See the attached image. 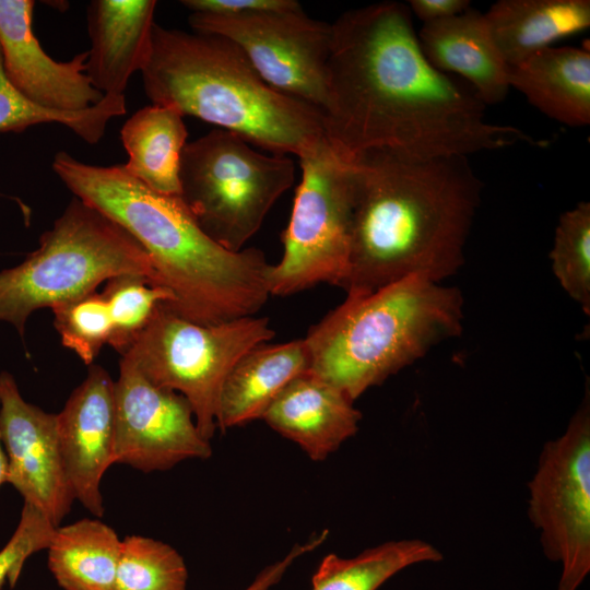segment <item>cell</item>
I'll list each match as a JSON object with an SVG mask.
<instances>
[{
  "mask_svg": "<svg viewBox=\"0 0 590 590\" xmlns=\"http://www.w3.org/2000/svg\"><path fill=\"white\" fill-rule=\"evenodd\" d=\"M485 108L469 84L426 59L408 4L373 3L331 23L321 113L326 138L345 157L371 150L468 156L518 142L546 144L488 122Z\"/></svg>",
  "mask_w": 590,
  "mask_h": 590,
  "instance_id": "6da1fadb",
  "label": "cell"
},
{
  "mask_svg": "<svg viewBox=\"0 0 590 590\" xmlns=\"http://www.w3.org/2000/svg\"><path fill=\"white\" fill-rule=\"evenodd\" d=\"M353 211L346 295L411 275L456 274L481 204L468 156L415 158L371 150L351 158Z\"/></svg>",
  "mask_w": 590,
  "mask_h": 590,
  "instance_id": "7a4b0ae2",
  "label": "cell"
},
{
  "mask_svg": "<svg viewBox=\"0 0 590 590\" xmlns=\"http://www.w3.org/2000/svg\"><path fill=\"white\" fill-rule=\"evenodd\" d=\"M52 169L81 201L128 232L146 252L156 285L182 318L217 324L253 316L270 297V263L262 250L231 251L198 225L180 196L156 192L129 175L122 164L96 166L67 152Z\"/></svg>",
  "mask_w": 590,
  "mask_h": 590,
  "instance_id": "3957f363",
  "label": "cell"
},
{
  "mask_svg": "<svg viewBox=\"0 0 590 590\" xmlns=\"http://www.w3.org/2000/svg\"><path fill=\"white\" fill-rule=\"evenodd\" d=\"M141 75L153 104L234 132L273 154L299 156L326 137L321 110L268 85L240 49L219 35L155 23Z\"/></svg>",
  "mask_w": 590,
  "mask_h": 590,
  "instance_id": "277c9868",
  "label": "cell"
},
{
  "mask_svg": "<svg viewBox=\"0 0 590 590\" xmlns=\"http://www.w3.org/2000/svg\"><path fill=\"white\" fill-rule=\"evenodd\" d=\"M463 295L411 275L345 300L304 338L309 371L355 401L463 329Z\"/></svg>",
  "mask_w": 590,
  "mask_h": 590,
  "instance_id": "5b68a950",
  "label": "cell"
},
{
  "mask_svg": "<svg viewBox=\"0 0 590 590\" xmlns=\"http://www.w3.org/2000/svg\"><path fill=\"white\" fill-rule=\"evenodd\" d=\"M120 274L156 284L151 261L121 226L74 197L39 246L20 264L0 271V321L23 339L28 317L42 308L96 291Z\"/></svg>",
  "mask_w": 590,
  "mask_h": 590,
  "instance_id": "8992f818",
  "label": "cell"
},
{
  "mask_svg": "<svg viewBox=\"0 0 590 590\" xmlns=\"http://www.w3.org/2000/svg\"><path fill=\"white\" fill-rule=\"evenodd\" d=\"M179 178L180 198L201 229L239 251L293 185L295 167L284 154H262L236 133L215 128L186 143Z\"/></svg>",
  "mask_w": 590,
  "mask_h": 590,
  "instance_id": "52a82bcc",
  "label": "cell"
},
{
  "mask_svg": "<svg viewBox=\"0 0 590 590\" xmlns=\"http://www.w3.org/2000/svg\"><path fill=\"white\" fill-rule=\"evenodd\" d=\"M274 335L267 317L199 324L160 304L151 322L123 357L153 384L180 393L197 427L210 440L223 384L237 361Z\"/></svg>",
  "mask_w": 590,
  "mask_h": 590,
  "instance_id": "ba28073f",
  "label": "cell"
},
{
  "mask_svg": "<svg viewBox=\"0 0 590 590\" xmlns=\"http://www.w3.org/2000/svg\"><path fill=\"white\" fill-rule=\"evenodd\" d=\"M302 179L282 232L283 256L268 273L270 295L287 296L318 283L343 287L349 273L353 178L351 158L326 137L299 156Z\"/></svg>",
  "mask_w": 590,
  "mask_h": 590,
  "instance_id": "9c48e42d",
  "label": "cell"
},
{
  "mask_svg": "<svg viewBox=\"0 0 590 590\" xmlns=\"http://www.w3.org/2000/svg\"><path fill=\"white\" fill-rule=\"evenodd\" d=\"M528 491L543 553L560 565L556 590H577L590 571L589 389L564 433L543 446Z\"/></svg>",
  "mask_w": 590,
  "mask_h": 590,
  "instance_id": "30bf717a",
  "label": "cell"
},
{
  "mask_svg": "<svg viewBox=\"0 0 590 590\" xmlns=\"http://www.w3.org/2000/svg\"><path fill=\"white\" fill-rule=\"evenodd\" d=\"M189 24L194 32L227 38L268 85L322 110L330 23L312 20L299 8L239 14L190 13Z\"/></svg>",
  "mask_w": 590,
  "mask_h": 590,
  "instance_id": "8fae6325",
  "label": "cell"
},
{
  "mask_svg": "<svg viewBox=\"0 0 590 590\" xmlns=\"http://www.w3.org/2000/svg\"><path fill=\"white\" fill-rule=\"evenodd\" d=\"M115 409L116 463L149 473L212 455L188 401L150 381L123 356L115 381Z\"/></svg>",
  "mask_w": 590,
  "mask_h": 590,
  "instance_id": "7c38bea8",
  "label": "cell"
},
{
  "mask_svg": "<svg viewBox=\"0 0 590 590\" xmlns=\"http://www.w3.org/2000/svg\"><path fill=\"white\" fill-rule=\"evenodd\" d=\"M0 428L7 483L60 526L75 500L61 456L56 414L27 402L8 371L0 373Z\"/></svg>",
  "mask_w": 590,
  "mask_h": 590,
  "instance_id": "4fadbf2b",
  "label": "cell"
},
{
  "mask_svg": "<svg viewBox=\"0 0 590 590\" xmlns=\"http://www.w3.org/2000/svg\"><path fill=\"white\" fill-rule=\"evenodd\" d=\"M59 447L74 495L92 515H104L101 483L116 463L115 381L92 364L56 414Z\"/></svg>",
  "mask_w": 590,
  "mask_h": 590,
  "instance_id": "5bb4252c",
  "label": "cell"
},
{
  "mask_svg": "<svg viewBox=\"0 0 590 590\" xmlns=\"http://www.w3.org/2000/svg\"><path fill=\"white\" fill-rule=\"evenodd\" d=\"M32 0H0V51L12 85L33 103L58 111H81L104 95L85 73L87 50L69 61L52 59L33 32Z\"/></svg>",
  "mask_w": 590,
  "mask_h": 590,
  "instance_id": "9a60e30c",
  "label": "cell"
},
{
  "mask_svg": "<svg viewBox=\"0 0 590 590\" xmlns=\"http://www.w3.org/2000/svg\"><path fill=\"white\" fill-rule=\"evenodd\" d=\"M155 8V0L88 3L85 73L103 95H125L131 75L141 72L151 49Z\"/></svg>",
  "mask_w": 590,
  "mask_h": 590,
  "instance_id": "2e32d148",
  "label": "cell"
},
{
  "mask_svg": "<svg viewBox=\"0 0 590 590\" xmlns=\"http://www.w3.org/2000/svg\"><path fill=\"white\" fill-rule=\"evenodd\" d=\"M340 389L311 371L290 382L262 416L314 461H323L358 430L361 412Z\"/></svg>",
  "mask_w": 590,
  "mask_h": 590,
  "instance_id": "e0dca14e",
  "label": "cell"
},
{
  "mask_svg": "<svg viewBox=\"0 0 590 590\" xmlns=\"http://www.w3.org/2000/svg\"><path fill=\"white\" fill-rule=\"evenodd\" d=\"M417 39L439 71L469 84L482 103L495 105L508 95V66L492 37L484 13L469 8L450 19L423 24Z\"/></svg>",
  "mask_w": 590,
  "mask_h": 590,
  "instance_id": "ac0fdd59",
  "label": "cell"
},
{
  "mask_svg": "<svg viewBox=\"0 0 590 590\" xmlns=\"http://www.w3.org/2000/svg\"><path fill=\"white\" fill-rule=\"evenodd\" d=\"M309 367L304 338L252 347L237 361L223 384L217 428L224 433L227 428L262 418L286 386Z\"/></svg>",
  "mask_w": 590,
  "mask_h": 590,
  "instance_id": "d6986e66",
  "label": "cell"
},
{
  "mask_svg": "<svg viewBox=\"0 0 590 590\" xmlns=\"http://www.w3.org/2000/svg\"><path fill=\"white\" fill-rule=\"evenodd\" d=\"M517 88L547 117L569 127L590 123V51L580 47H546L508 67Z\"/></svg>",
  "mask_w": 590,
  "mask_h": 590,
  "instance_id": "ffe728a7",
  "label": "cell"
},
{
  "mask_svg": "<svg viewBox=\"0 0 590 590\" xmlns=\"http://www.w3.org/2000/svg\"><path fill=\"white\" fill-rule=\"evenodd\" d=\"M508 67L590 26L589 0H499L484 13Z\"/></svg>",
  "mask_w": 590,
  "mask_h": 590,
  "instance_id": "44dd1931",
  "label": "cell"
},
{
  "mask_svg": "<svg viewBox=\"0 0 590 590\" xmlns=\"http://www.w3.org/2000/svg\"><path fill=\"white\" fill-rule=\"evenodd\" d=\"M126 172L150 189L180 196V161L188 131L173 107L152 104L135 111L120 131Z\"/></svg>",
  "mask_w": 590,
  "mask_h": 590,
  "instance_id": "7402d4cb",
  "label": "cell"
},
{
  "mask_svg": "<svg viewBox=\"0 0 590 590\" xmlns=\"http://www.w3.org/2000/svg\"><path fill=\"white\" fill-rule=\"evenodd\" d=\"M121 540L97 519L58 526L47 547L48 567L63 590H113Z\"/></svg>",
  "mask_w": 590,
  "mask_h": 590,
  "instance_id": "603a6c76",
  "label": "cell"
},
{
  "mask_svg": "<svg viewBox=\"0 0 590 590\" xmlns=\"http://www.w3.org/2000/svg\"><path fill=\"white\" fill-rule=\"evenodd\" d=\"M440 551L421 539L388 541L350 558L328 554L311 579V590H377L399 571L437 563Z\"/></svg>",
  "mask_w": 590,
  "mask_h": 590,
  "instance_id": "cb8c5ba5",
  "label": "cell"
},
{
  "mask_svg": "<svg viewBox=\"0 0 590 590\" xmlns=\"http://www.w3.org/2000/svg\"><path fill=\"white\" fill-rule=\"evenodd\" d=\"M127 111L125 95H104L101 102L81 111H58L42 107L19 92L9 81L0 51V132H20L28 127L56 122L63 125L88 144L105 134L109 120Z\"/></svg>",
  "mask_w": 590,
  "mask_h": 590,
  "instance_id": "d4e9b609",
  "label": "cell"
},
{
  "mask_svg": "<svg viewBox=\"0 0 590 590\" xmlns=\"http://www.w3.org/2000/svg\"><path fill=\"white\" fill-rule=\"evenodd\" d=\"M188 571L170 545L142 535L121 540L113 590H186Z\"/></svg>",
  "mask_w": 590,
  "mask_h": 590,
  "instance_id": "484cf974",
  "label": "cell"
},
{
  "mask_svg": "<svg viewBox=\"0 0 590 590\" xmlns=\"http://www.w3.org/2000/svg\"><path fill=\"white\" fill-rule=\"evenodd\" d=\"M111 320L109 345L126 354L151 322L162 303L170 304L172 294L148 276L120 274L106 281L101 292Z\"/></svg>",
  "mask_w": 590,
  "mask_h": 590,
  "instance_id": "4316f807",
  "label": "cell"
},
{
  "mask_svg": "<svg viewBox=\"0 0 590 590\" xmlns=\"http://www.w3.org/2000/svg\"><path fill=\"white\" fill-rule=\"evenodd\" d=\"M552 271L563 290L590 314V203L564 212L550 252Z\"/></svg>",
  "mask_w": 590,
  "mask_h": 590,
  "instance_id": "83f0119b",
  "label": "cell"
},
{
  "mask_svg": "<svg viewBox=\"0 0 590 590\" xmlns=\"http://www.w3.org/2000/svg\"><path fill=\"white\" fill-rule=\"evenodd\" d=\"M50 309L62 345L87 366L94 364L103 346L109 343L113 330L103 294L94 291Z\"/></svg>",
  "mask_w": 590,
  "mask_h": 590,
  "instance_id": "f1b7e54d",
  "label": "cell"
},
{
  "mask_svg": "<svg viewBox=\"0 0 590 590\" xmlns=\"http://www.w3.org/2000/svg\"><path fill=\"white\" fill-rule=\"evenodd\" d=\"M55 529L38 508L23 503L17 527L0 550V590L5 582L11 588L15 586L27 558L47 550Z\"/></svg>",
  "mask_w": 590,
  "mask_h": 590,
  "instance_id": "f546056e",
  "label": "cell"
},
{
  "mask_svg": "<svg viewBox=\"0 0 590 590\" xmlns=\"http://www.w3.org/2000/svg\"><path fill=\"white\" fill-rule=\"evenodd\" d=\"M191 13L239 14L302 8L295 0H182Z\"/></svg>",
  "mask_w": 590,
  "mask_h": 590,
  "instance_id": "4dcf8cb0",
  "label": "cell"
},
{
  "mask_svg": "<svg viewBox=\"0 0 590 590\" xmlns=\"http://www.w3.org/2000/svg\"><path fill=\"white\" fill-rule=\"evenodd\" d=\"M328 536V531L321 532L318 536L309 540L305 544L295 545L282 559L269 565L256 577V579L245 590H270L276 585L288 567L302 555L314 551Z\"/></svg>",
  "mask_w": 590,
  "mask_h": 590,
  "instance_id": "1f68e13d",
  "label": "cell"
},
{
  "mask_svg": "<svg viewBox=\"0 0 590 590\" xmlns=\"http://www.w3.org/2000/svg\"><path fill=\"white\" fill-rule=\"evenodd\" d=\"M408 7L423 24H427L459 15L471 8V2L469 0H410Z\"/></svg>",
  "mask_w": 590,
  "mask_h": 590,
  "instance_id": "d6a6232c",
  "label": "cell"
},
{
  "mask_svg": "<svg viewBox=\"0 0 590 590\" xmlns=\"http://www.w3.org/2000/svg\"><path fill=\"white\" fill-rule=\"evenodd\" d=\"M8 476V459L2 441L1 428H0V487L7 483Z\"/></svg>",
  "mask_w": 590,
  "mask_h": 590,
  "instance_id": "836d02e7",
  "label": "cell"
}]
</instances>
